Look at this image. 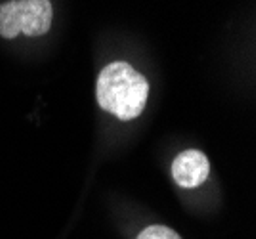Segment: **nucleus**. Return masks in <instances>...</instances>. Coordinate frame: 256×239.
I'll return each instance as SVG.
<instances>
[{"label":"nucleus","mask_w":256,"mask_h":239,"mask_svg":"<svg viewBox=\"0 0 256 239\" xmlns=\"http://www.w3.org/2000/svg\"><path fill=\"white\" fill-rule=\"evenodd\" d=\"M100 108L120 120H134L144 113L150 98L148 78L126 62H113L98 76Z\"/></svg>","instance_id":"f257e3e1"},{"label":"nucleus","mask_w":256,"mask_h":239,"mask_svg":"<svg viewBox=\"0 0 256 239\" xmlns=\"http://www.w3.org/2000/svg\"><path fill=\"white\" fill-rule=\"evenodd\" d=\"M54 8L50 0H10L0 4V36L16 38L20 34L42 36L50 31Z\"/></svg>","instance_id":"f03ea898"},{"label":"nucleus","mask_w":256,"mask_h":239,"mask_svg":"<svg viewBox=\"0 0 256 239\" xmlns=\"http://www.w3.org/2000/svg\"><path fill=\"white\" fill-rule=\"evenodd\" d=\"M208 174H210V163H208L206 155L199 150H186V152L178 153V157L172 163L174 182L186 190H193V188L204 184Z\"/></svg>","instance_id":"7ed1b4c3"},{"label":"nucleus","mask_w":256,"mask_h":239,"mask_svg":"<svg viewBox=\"0 0 256 239\" xmlns=\"http://www.w3.org/2000/svg\"><path fill=\"white\" fill-rule=\"evenodd\" d=\"M138 239H182L174 230L166 226H150L138 236Z\"/></svg>","instance_id":"20e7f679"}]
</instances>
